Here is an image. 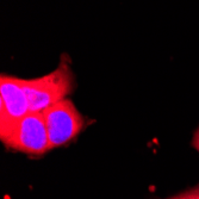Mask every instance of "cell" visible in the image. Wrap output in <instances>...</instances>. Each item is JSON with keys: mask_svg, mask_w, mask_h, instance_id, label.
Here are the masks:
<instances>
[{"mask_svg": "<svg viewBox=\"0 0 199 199\" xmlns=\"http://www.w3.org/2000/svg\"><path fill=\"white\" fill-rule=\"evenodd\" d=\"M0 138L7 148L29 155H43L49 149V137L42 111H30L0 132Z\"/></svg>", "mask_w": 199, "mask_h": 199, "instance_id": "2", "label": "cell"}, {"mask_svg": "<svg viewBox=\"0 0 199 199\" xmlns=\"http://www.w3.org/2000/svg\"><path fill=\"white\" fill-rule=\"evenodd\" d=\"M193 147L199 152V129L197 130V132L194 134V137H193V142H192Z\"/></svg>", "mask_w": 199, "mask_h": 199, "instance_id": "6", "label": "cell"}, {"mask_svg": "<svg viewBox=\"0 0 199 199\" xmlns=\"http://www.w3.org/2000/svg\"><path fill=\"white\" fill-rule=\"evenodd\" d=\"M74 74L67 56L62 55L57 68L44 76L36 79H20L26 94L30 111H43L55 103L66 99L74 90Z\"/></svg>", "mask_w": 199, "mask_h": 199, "instance_id": "1", "label": "cell"}, {"mask_svg": "<svg viewBox=\"0 0 199 199\" xmlns=\"http://www.w3.org/2000/svg\"><path fill=\"white\" fill-rule=\"evenodd\" d=\"M49 137V149L68 143L80 134L85 119L71 99H62L43 111Z\"/></svg>", "mask_w": 199, "mask_h": 199, "instance_id": "3", "label": "cell"}, {"mask_svg": "<svg viewBox=\"0 0 199 199\" xmlns=\"http://www.w3.org/2000/svg\"><path fill=\"white\" fill-rule=\"evenodd\" d=\"M30 112L26 94L20 79L6 74L0 78V132Z\"/></svg>", "mask_w": 199, "mask_h": 199, "instance_id": "4", "label": "cell"}, {"mask_svg": "<svg viewBox=\"0 0 199 199\" xmlns=\"http://www.w3.org/2000/svg\"><path fill=\"white\" fill-rule=\"evenodd\" d=\"M171 199H199V185H197L196 187H193L191 190L185 191Z\"/></svg>", "mask_w": 199, "mask_h": 199, "instance_id": "5", "label": "cell"}]
</instances>
